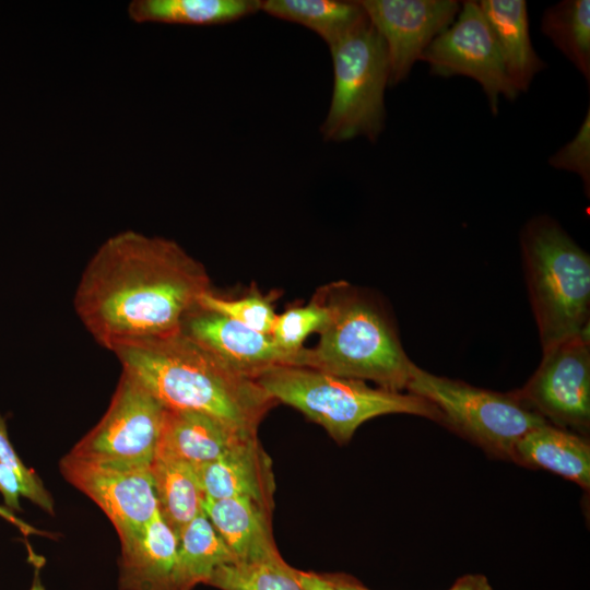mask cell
Returning <instances> with one entry per match:
<instances>
[{
    "instance_id": "cell-1",
    "label": "cell",
    "mask_w": 590,
    "mask_h": 590,
    "mask_svg": "<svg viewBox=\"0 0 590 590\" xmlns=\"http://www.w3.org/2000/svg\"><path fill=\"white\" fill-rule=\"evenodd\" d=\"M208 292L204 267L177 243L126 231L93 255L73 305L96 342L114 352L180 331Z\"/></svg>"
},
{
    "instance_id": "cell-2",
    "label": "cell",
    "mask_w": 590,
    "mask_h": 590,
    "mask_svg": "<svg viewBox=\"0 0 590 590\" xmlns=\"http://www.w3.org/2000/svg\"><path fill=\"white\" fill-rule=\"evenodd\" d=\"M122 371L166 409L205 413L255 430L275 402L181 330L114 351Z\"/></svg>"
},
{
    "instance_id": "cell-3",
    "label": "cell",
    "mask_w": 590,
    "mask_h": 590,
    "mask_svg": "<svg viewBox=\"0 0 590 590\" xmlns=\"http://www.w3.org/2000/svg\"><path fill=\"white\" fill-rule=\"evenodd\" d=\"M329 318L315 347H303L288 366L370 380L403 392L415 365L404 352L385 311L345 282L324 286Z\"/></svg>"
},
{
    "instance_id": "cell-4",
    "label": "cell",
    "mask_w": 590,
    "mask_h": 590,
    "mask_svg": "<svg viewBox=\"0 0 590 590\" xmlns=\"http://www.w3.org/2000/svg\"><path fill=\"white\" fill-rule=\"evenodd\" d=\"M520 244L542 351L589 334V255L547 215L524 225Z\"/></svg>"
},
{
    "instance_id": "cell-5",
    "label": "cell",
    "mask_w": 590,
    "mask_h": 590,
    "mask_svg": "<svg viewBox=\"0 0 590 590\" xmlns=\"http://www.w3.org/2000/svg\"><path fill=\"white\" fill-rule=\"evenodd\" d=\"M255 380L271 399L298 410L339 444L347 442L364 422L386 414H412L444 423L439 410L418 396L312 368L276 365Z\"/></svg>"
},
{
    "instance_id": "cell-6",
    "label": "cell",
    "mask_w": 590,
    "mask_h": 590,
    "mask_svg": "<svg viewBox=\"0 0 590 590\" xmlns=\"http://www.w3.org/2000/svg\"><path fill=\"white\" fill-rule=\"evenodd\" d=\"M406 391L434 404L442 425L469 438L485 451L512 460L518 441L548 423L515 391L497 392L428 373L414 365Z\"/></svg>"
},
{
    "instance_id": "cell-7",
    "label": "cell",
    "mask_w": 590,
    "mask_h": 590,
    "mask_svg": "<svg viewBox=\"0 0 590 590\" xmlns=\"http://www.w3.org/2000/svg\"><path fill=\"white\" fill-rule=\"evenodd\" d=\"M333 92L321 133L328 141L363 135L375 142L385 127V88L389 57L382 37L370 22L329 47Z\"/></svg>"
},
{
    "instance_id": "cell-8",
    "label": "cell",
    "mask_w": 590,
    "mask_h": 590,
    "mask_svg": "<svg viewBox=\"0 0 590 590\" xmlns=\"http://www.w3.org/2000/svg\"><path fill=\"white\" fill-rule=\"evenodd\" d=\"M165 411L154 396L122 371L107 411L69 455L104 464L151 465Z\"/></svg>"
},
{
    "instance_id": "cell-9",
    "label": "cell",
    "mask_w": 590,
    "mask_h": 590,
    "mask_svg": "<svg viewBox=\"0 0 590 590\" xmlns=\"http://www.w3.org/2000/svg\"><path fill=\"white\" fill-rule=\"evenodd\" d=\"M420 60L429 64L434 75L474 79L494 115L500 96L512 101L519 94L507 76L497 40L479 1H464L457 19L430 42Z\"/></svg>"
},
{
    "instance_id": "cell-10",
    "label": "cell",
    "mask_w": 590,
    "mask_h": 590,
    "mask_svg": "<svg viewBox=\"0 0 590 590\" xmlns=\"http://www.w3.org/2000/svg\"><path fill=\"white\" fill-rule=\"evenodd\" d=\"M542 361L516 394L546 422L580 433L590 427V339L579 334L543 350Z\"/></svg>"
},
{
    "instance_id": "cell-11",
    "label": "cell",
    "mask_w": 590,
    "mask_h": 590,
    "mask_svg": "<svg viewBox=\"0 0 590 590\" xmlns=\"http://www.w3.org/2000/svg\"><path fill=\"white\" fill-rule=\"evenodd\" d=\"M60 470L106 514L121 545L135 539L158 511L151 465L96 463L68 453Z\"/></svg>"
},
{
    "instance_id": "cell-12",
    "label": "cell",
    "mask_w": 590,
    "mask_h": 590,
    "mask_svg": "<svg viewBox=\"0 0 590 590\" xmlns=\"http://www.w3.org/2000/svg\"><path fill=\"white\" fill-rule=\"evenodd\" d=\"M389 57V85L403 81L430 42L458 15L453 0H359Z\"/></svg>"
},
{
    "instance_id": "cell-13",
    "label": "cell",
    "mask_w": 590,
    "mask_h": 590,
    "mask_svg": "<svg viewBox=\"0 0 590 590\" xmlns=\"http://www.w3.org/2000/svg\"><path fill=\"white\" fill-rule=\"evenodd\" d=\"M181 331L251 379L273 366L287 365V355L270 334L199 306L185 318Z\"/></svg>"
},
{
    "instance_id": "cell-14",
    "label": "cell",
    "mask_w": 590,
    "mask_h": 590,
    "mask_svg": "<svg viewBox=\"0 0 590 590\" xmlns=\"http://www.w3.org/2000/svg\"><path fill=\"white\" fill-rule=\"evenodd\" d=\"M196 469L206 499L245 497L272 509V462L257 435Z\"/></svg>"
},
{
    "instance_id": "cell-15",
    "label": "cell",
    "mask_w": 590,
    "mask_h": 590,
    "mask_svg": "<svg viewBox=\"0 0 590 590\" xmlns=\"http://www.w3.org/2000/svg\"><path fill=\"white\" fill-rule=\"evenodd\" d=\"M256 435L205 413L166 409L156 455L198 468Z\"/></svg>"
},
{
    "instance_id": "cell-16",
    "label": "cell",
    "mask_w": 590,
    "mask_h": 590,
    "mask_svg": "<svg viewBox=\"0 0 590 590\" xmlns=\"http://www.w3.org/2000/svg\"><path fill=\"white\" fill-rule=\"evenodd\" d=\"M203 511L231 551L234 562L281 556L271 530V509L245 497L206 499Z\"/></svg>"
},
{
    "instance_id": "cell-17",
    "label": "cell",
    "mask_w": 590,
    "mask_h": 590,
    "mask_svg": "<svg viewBox=\"0 0 590 590\" xmlns=\"http://www.w3.org/2000/svg\"><path fill=\"white\" fill-rule=\"evenodd\" d=\"M178 539L157 511L143 531L121 545L120 590H176Z\"/></svg>"
},
{
    "instance_id": "cell-18",
    "label": "cell",
    "mask_w": 590,
    "mask_h": 590,
    "mask_svg": "<svg viewBox=\"0 0 590 590\" xmlns=\"http://www.w3.org/2000/svg\"><path fill=\"white\" fill-rule=\"evenodd\" d=\"M512 461L543 469L590 488V445L585 437L545 423L516 445Z\"/></svg>"
},
{
    "instance_id": "cell-19",
    "label": "cell",
    "mask_w": 590,
    "mask_h": 590,
    "mask_svg": "<svg viewBox=\"0 0 590 590\" xmlns=\"http://www.w3.org/2000/svg\"><path fill=\"white\" fill-rule=\"evenodd\" d=\"M479 4L495 35L511 85L518 93L526 92L546 67L531 44L527 2L482 0Z\"/></svg>"
},
{
    "instance_id": "cell-20",
    "label": "cell",
    "mask_w": 590,
    "mask_h": 590,
    "mask_svg": "<svg viewBox=\"0 0 590 590\" xmlns=\"http://www.w3.org/2000/svg\"><path fill=\"white\" fill-rule=\"evenodd\" d=\"M177 539L176 590H192L199 583L208 585L217 568L234 562L231 551L204 511L191 520Z\"/></svg>"
},
{
    "instance_id": "cell-21",
    "label": "cell",
    "mask_w": 590,
    "mask_h": 590,
    "mask_svg": "<svg viewBox=\"0 0 590 590\" xmlns=\"http://www.w3.org/2000/svg\"><path fill=\"white\" fill-rule=\"evenodd\" d=\"M260 10L310 28L329 47L369 21L359 1L266 0Z\"/></svg>"
},
{
    "instance_id": "cell-22",
    "label": "cell",
    "mask_w": 590,
    "mask_h": 590,
    "mask_svg": "<svg viewBox=\"0 0 590 590\" xmlns=\"http://www.w3.org/2000/svg\"><path fill=\"white\" fill-rule=\"evenodd\" d=\"M151 472L158 512L178 535L203 511L205 495L197 469L184 461L156 455Z\"/></svg>"
},
{
    "instance_id": "cell-23",
    "label": "cell",
    "mask_w": 590,
    "mask_h": 590,
    "mask_svg": "<svg viewBox=\"0 0 590 590\" xmlns=\"http://www.w3.org/2000/svg\"><path fill=\"white\" fill-rule=\"evenodd\" d=\"M260 8L259 0H134L128 13L137 23L217 25L246 17Z\"/></svg>"
},
{
    "instance_id": "cell-24",
    "label": "cell",
    "mask_w": 590,
    "mask_h": 590,
    "mask_svg": "<svg viewBox=\"0 0 590 590\" xmlns=\"http://www.w3.org/2000/svg\"><path fill=\"white\" fill-rule=\"evenodd\" d=\"M541 31L590 82V1L563 0L548 7Z\"/></svg>"
},
{
    "instance_id": "cell-25",
    "label": "cell",
    "mask_w": 590,
    "mask_h": 590,
    "mask_svg": "<svg viewBox=\"0 0 590 590\" xmlns=\"http://www.w3.org/2000/svg\"><path fill=\"white\" fill-rule=\"evenodd\" d=\"M208 585L219 590H303L294 568L281 556L225 564L215 570Z\"/></svg>"
},
{
    "instance_id": "cell-26",
    "label": "cell",
    "mask_w": 590,
    "mask_h": 590,
    "mask_svg": "<svg viewBox=\"0 0 590 590\" xmlns=\"http://www.w3.org/2000/svg\"><path fill=\"white\" fill-rule=\"evenodd\" d=\"M329 318L324 287L305 306H296L276 315L271 338L276 347L291 357L304 347V342L314 332H320Z\"/></svg>"
},
{
    "instance_id": "cell-27",
    "label": "cell",
    "mask_w": 590,
    "mask_h": 590,
    "mask_svg": "<svg viewBox=\"0 0 590 590\" xmlns=\"http://www.w3.org/2000/svg\"><path fill=\"white\" fill-rule=\"evenodd\" d=\"M198 306L226 316L266 334L271 333L276 318L269 297L259 293L227 299L208 292L201 296Z\"/></svg>"
},
{
    "instance_id": "cell-28",
    "label": "cell",
    "mask_w": 590,
    "mask_h": 590,
    "mask_svg": "<svg viewBox=\"0 0 590 590\" xmlns=\"http://www.w3.org/2000/svg\"><path fill=\"white\" fill-rule=\"evenodd\" d=\"M0 463L15 473L21 483V495L43 510L54 515V503L40 479L16 455L9 440L5 420L0 415Z\"/></svg>"
},
{
    "instance_id": "cell-29",
    "label": "cell",
    "mask_w": 590,
    "mask_h": 590,
    "mask_svg": "<svg viewBox=\"0 0 590 590\" xmlns=\"http://www.w3.org/2000/svg\"><path fill=\"white\" fill-rule=\"evenodd\" d=\"M548 163L557 169L576 173L583 181L585 190H590V110L575 138L553 154Z\"/></svg>"
},
{
    "instance_id": "cell-30",
    "label": "cell",
    "mask_w": 590,
    "mask_h": 590,
    "mask_svg": "<svg viewBox=\"0 0 590 590\" xmlns=\"http://www.w3.org/2000/svg\"><path fill=\"white\" fill-rule=\"evenodd\" d=\"M0 493L7 507L16 511L22 510L19 500L21 483L15 473L2 463H0Z\"/></svg>"
},
{
    "instance_id": "cell-31",
    "label": "cell",
    "mask_w": 590,
    "mask_h": 590,
    "mask_svg": "<svg viewBox=\"0 0 590 590\" xmlns=\"http://www.w3.org/2000/svg\"><path fill=\"white\" fill-rule=\"evenodd\" d=\"M294 575L303 590H337L326 575L294 568Z\"/></svg>"
},
{
    "instance_id": "cell-32",
    "label": "cell",
    "mask_w": 590,
    "mask_h": 590,
    "mask_svg": "<svg viewBox=\"0 0 590 590\" xmlns=\"http://www.w3.org/2000/svg\"><path fill=\"white\" fill-rule=\"evenodd\" d=\"M448 590H494L487 577L482 574L460 576Z\"/></svg>"
},
{
    "instance_id": "cell-33",
    "label": "cell",
    "mask_w": 590,
    "mask_h": 590,
    "mask_svg": "<svg viewBox=\"0 0 590 590\" xmlns=\"http://www.w3.org/2000/svg\"><path fill=\"white\" fill-rule=\"evenodd\" d=\"M337 590H370L355 578L343 575H326Z\"/></svg>"
},
{
    "instance_id": "cell-34",
    "label": "cell",
    "mask_w": 590,
    "mask_h": 590,
    "mask_svg": "<svg viewBox=\"0 0 590 590\" xmlns=\"http://www.w3.org/2000/svg\"><path fill=\"white\" fill-rule=\"evenodd\" d=\"M0 517L15 526L24 535L40 534V531L33 528L25 521L17 518L12 511L0 506Z\"/></svg>"
},
{
    "instance_id": "cell-35",
    "label": "cell",
    "mask_w": 590,
    "mask_h": 590,
    "mask_svg": "<svg viewBox=\"0 0 590 590\" xmlns=\"http://www.w3.org/2000/svg\"><path fill=\"white\" fill-rule=\"evenodd\" d=\"M31 590H44L43 587L38 583V585H34L33 588Z\"/></svg>"
}]
</instances>
